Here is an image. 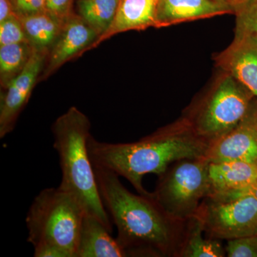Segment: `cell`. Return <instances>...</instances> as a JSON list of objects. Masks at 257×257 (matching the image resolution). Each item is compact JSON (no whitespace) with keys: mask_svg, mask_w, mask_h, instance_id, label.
I'll list each match as a JSON object with an SVG mask.
<instances>
[{"mask_svg":"<svg viewBox=\"0 0 257 257\" xmlns=\"http://www.w3.org/2000/svg\"><path fill=\"white\" fill-rule=\"evenodd\" d=\"M19 18L29 42L39 50L47 51L52 47L62 28V24L47 12Z\"/></svg>","mask_w":257,"mask_h":257,"instance_id":"obj_17","label":"cell"},{"mask_svg":"<svg viewBox=\"0 0 257 257\" xmlns=\"http://www.w3.org/2000/svg\"><path fill=\"white\" fill-rule=\"evenodd\" d=\"M73 0H46V11L62 25L72 14Z\"/></svg>","mask_w":257,"mask_h":257,"instance_id":"obj_24","label":"cell"},{"mask_svg":"<svg viewBox=\"0 0 257 257\" xmlns=\"http://www.w3.org/2000/svg\"><path fill=\"white\" fill-rule=\"evenodd\" d=\"M21 42L29 41L21 20L15 14L0 23V46Z\"/></svg>","mask_w":257,"mask_h":257,"instance_id":"obj_20","label":"cell"},{"mask_svg":"<svg viewBox=\"0 0 257 257\" xmlns=\"http://www.w3.org/2000/svg\"><path fill=\"white\" fill-rule=\"evenodd\" d=\"M33 50L29 42L0 46V74L5 87L22 72Z\"/></svg>","mask_w":257,"mask_h":257,"instance_id":"obj_19","label":"cell"},{"mask_svg":"<svg viewBox=\"0 0 257 257\" xmlns=\"http://www.w3.org/2000/svg\"><path fill=\"white\" fill-rule=\"evenodd\" d=\"M236 30L257 32V0L241 8L236 13Z\"/></svg>","mask_w":257,"mask_h":257,"instance_id":"obj_22","label":"cell"},{"mask_svg":"<svg viewBox=\"0 0 257 257\" xmlns=\"http://www.w3.org/2000/svg\"><path fill=\"white\" fill-rule=\"evenodd\" d=\"M226 14H235L234 7L218 0H160L157 28Z\"/></svg>","mask_w":257,"mask_h":257,"instance_id":"obj_11","label":"cell"},{"mask_svg":"<svg viewBox=\"0 0 257 257\" xmlns=\"http://www.w3.org/2000/svg\"><path fill=\"white\" fill-rule=\"evenodd\" d=\"M99 36L79 15L72 13L62 25L60 35L52 46L47 73L90 45Z\"/></svg>","mask_w":257,"mask_h":257,"instance_id":"obj_12","label":"cell"},{"mask_svg":"<svg viewBox=\"0 0 257 257\" xmlns=\"http://www.w3.org/2000/svg\"><path fill=\"white\" fill-rule=\"evenodd\" d=\"M126 253L111 232L94 216L84 214L76 257H125Z\"/></svg>","mask_w":257,"mask_h":257,"instance_id":"obj_13","label":"cell"},{"mask_svg":"<svg viewBox=\"0 0 257 257\" xmlns=\"http://www.w3.org/2000/svg\"><path fill=\"white\" fill-rule=\"evenodd\" d=\"M194 216L207 236L213 239L230 240L257 235V200L251 196L231 199L208 196Z\"/></svg>","mask_w":257,"mask_h":257,"instance_id":"obj_7","label":"cell"},{"mask_svg":"<svg viewBox=\"0 0 257 257\" xmlns=\"http://www.w3.org/2000/svg\"><path fill=\"white\" fill-rule=\"evenodd\" d=\"M119 0H79L78 13L99 35L102 37L114 21Z\"/></svg>","mask_w":257,"mask_h":257,"instance_id":"obj_18","label":"cell"},{"mask_svg":"<svg viewBox=\"0 0 257 257\" xmlns=\"http://www.w3.org/2000/svg\"><path fill=\"white\" fill-rule=\"evenodd\" d=\"M251 108L236 127L209 145L205 158L209 162H247L257 165V130Z\"/></svg>","mask_w":257,"mask_h":257,"instance_id":"obj_10","label":"cell"},{"mask_svg":"<svg viewBox=\"0 0 257 257\" xmlns=\"http://www.w3.org/2000/svg\"><path fill=\"white\" fill-rule=\"evenodd\" d=\"M94 168L101 200L126 256L177 257L187 221L169 215L153 194H133L114 172Z\"/></svg>","mask_w":257,"mask_h":257,"instance_id":"obj_1","label":"cell"},{"mask_svg":"<svg viewBox=\"0 0 257 257\" xmlns=\"http://www.w3.org/2000/svg\"><path fill=\"white\" fill-rule=\"evenodd\" d=\"M243 196H251L257 200V182L248 186L246 188L233 191V192L223 193V194H211V195H209V197L221 199H231L243 197Z\"/></svg>","mask_w":257,"mask_h":257,"instance_id":"obj_26","label":"cell"},{"mask_svg":"<svg viewBox=\"0 0 257 257\" xmlns=\"http://www.w3.org/2000/svg\"><path fill=\"white\" fill-rule=\"evenodd\" d=\"M13 11L18 18L46 11V0H10Z\"/></svg>","mask_w":257,"mask_h":257,"instance_id":"obj_23","label":"cell"},{"mask_svg":"<svg viewBox=\"0 0 257 257\" xmlns=\"http://www.w3.org/2000/svg\"><path fill=\"white\" fill-rule=\"evenodd\" d=\"M255 98L241 82L221 71L210 87L194 101L182 116L209 145L242 121Z\"/></svg>","mask_w":257,"mask_h":257,"instance_id":"obj_4","label":"cell"},{"mask_svg":"<svg viewBox=\"0 0 257 257\" xmlns=\"http://www.w3.org/2000/svg\"><path fill=\"white\" fill-rule=\"evenodd\" d=\"M204 232L200 221L196 216L187 221L183 239L177 257H224L225 248L220 240L203 237Z\"/></svg>","mask_w":257,"mask_h":257,"instance_id":"obj_16","label":"cell"},{"mask_svg":"<svg viewBox=\"0 0 257 257\" xmlns=\"http://www.w3.org/2000/svg\"><path fill=\"white\" fill-rule=\"evenodd\" d=\"M46 51L34 48L31 57L22 72L5 87L0 103V138H4L14 128L18 115L26 104L37 76L41 71Z\"/></svg>","mask_w":257,"mask_h":257,"instance_id":"obj_9","label":"cell"},{"mask_svg":"<svg viewBox=\"0 0 257 257\" xmlns=\"http://www.w3.org/2000/svg\"><path fill=\"white\" fill-rule=\"evenodd\" d=\"M224 248L228 257H257V235L227 240Z\"/></svg>","mask_w":257,"mask_h":257,"instance_id":"obj_21","label":"cell"},{"mask_svg":"<svg viewBox=\"0 0 257 257\" xmlns=\"http://www.w3.org/2000/svg\"><path fill=\"white\" fill-rule=\"evenodd\" d=\"M52 133L62 172L59 187L78 199L85 214L94 216L112 232V222L101 200L88 150L89 119L78 109L71 107L56 120Z\"/></svg>","mask_w":257,"mask_h":257,"instance_id":"obj_3","label":"cell"},{"mask_svg":"<svg viewBox=\"0 0 257 257\" xmlns=\"http://www.w3.org/2000/svg\"><path fill=\"white\" fill-rule=\"evenodd\" d=\"M214 60L257 97V32L235 29L234 40Z\"/></svg>","mask_w":257,"mask_h":257,"instance_id":"obj_8","label":"cell"},{"mask_svg":"<svg viewBox=\"0 0 257 257\" xmlns=\"http://www.w3.org/2000/svg\"><path fill=\"white\" fill-rule=\"evenodd\" d=\"M209 144L199 138L184 116L155 133L130 143H108L91 137L88 143L94 167L124 177L138 194L151 196L143 187L148 174L160 175L184 159L205 157Z\"/></svg>","mask_w":257,"mask_h":257,"instance_id":"obj_2","label":"cell"},{"mask_svg":"<svg viewBox=\"0 0 257 257\" xmlns=\"http://www.w3.org/2000/svg\"><path fill=\"white\" fill-rule=\"evenodd\" d=\"M253 120H254V124L257 130V97L255 98L253 101Z\"/></svg>","mask_w":257,"mask_h":257,"instance_id":"obj_29","label":"cell"},{"mask_svg":"<svg viewBox=\"0 0 257 257\" xmlns=\"http://www.w3.org/2000/svg\"><path fill=\"white\" fill-rule=\"evenodd\" d=\"M84 209L73 194L58 187L43 189L27 214L28 241L32 246L51 244L76 257Z\"/></svg>","mask_w":257,"mask_h":257,"instance_id":"obj_5","label":"cell"},{"mask_svg":"<svg viewBox=\"0 0 257 257\" xmlns=\"http://www.w3.org/2000/svg\"><path fill=\"white\" fill-rule=\"evenodd\" d=\"M34 247L35 257H69L64 250L51 244H39Z\"/></svg>","mask_w":257,"mask_h":257,"instance_id":"obj_25","label":"cell"},{"mask_svg":"<svg viewBox=\"0 0 257 257\" xmlns=\"http://www.w3.org/2000/svg\"><path fill=\"white\" fill-rule=\"evenodd\" d=\"M209 165L205 157L184 159L159 175L152 194L169 215L182 221L195 215L203 199L210 194Z\"/></svg>","mask_w":257,"mask_h":257,"instance_id":"obj_6","label":"cell"},{"mask_svg":"<svg viewBox=\"0 0 257 257\" xmlns=\"http://www.w3.org/2000/svg\"><path fill=\"white\" fill-rule=\"evenodd\" d=\"M160 0H119L117 12L110 28L101 40L128 30L157 28V9Z\"/></svg>","mask_w":257,"mask_h":257,"instance_id":"obj_15","label":"cell"},{"mask_svg":"<svg viewBox=\"0 0 257 257\" xmlns=\"http://www.w3.org/2000/svg\"><path fill=\"white\" fill-rule=\"evenodd\" d=\"M15 15L10 0H0V23Z\"/></svg>","mask_w":257,"mask_h":257,"instance_id":"obj_27","label":"cell"},{"mask_svg":"<svg viewBox=\"0 0 257 257\" xmlns=\"http://www.w3.org/2000/svg\"><path fill=\"white\" fill-rule=\"evenodd\" d=\"M218 1L224 2V3H229L230 4L229 0H218Z\"/></svg>","mask_w":257,"mask_h":257,"instance_id":"obj_30","label":"cell"},{"mask_svg":"<svg viewBox=\"0 0 257 257\" xmlns=\"http://www.w3.org/2000/svg\"><path fill=\"white\" fill-rule=\"evenodd\" d=\"M208 175L209 195L233 192L257 182V165L237 161L209 162Z\"/></svg>","mask_w":257,"mask_h":257,"instance_id":"obj_14","label":"cell"},{"mask_svg":"<svg viewBox=\"0 0 257 257\" xmlns=\"http://www.w3.org/2000/svg\"><path fill=\"white\" fill-rule=\"evenodd\" d=\"M230 4L234 7L235 9V14L236 12L239 11L241 8L251 3L253 0H229Z\"/></svg>","mask_w":257,"mask_h":257,"instance_id":"obj_28","label":"cell"}]
</instances>
